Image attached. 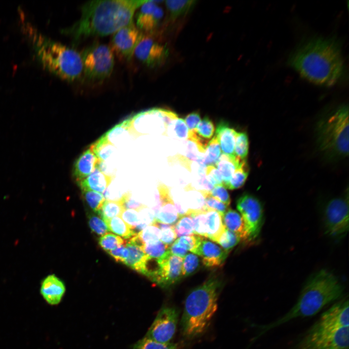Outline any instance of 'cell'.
Returning a JSON list of instances; mask_svg holds the SVG:
<instances>
[{
    "instance_id": "cell-20",
    "label": "cell",
    "mask_w": 349,
    "mask_h": 349,
    "mask_svg": "<svg viewBox=\"0 0 349 349\" xmlns=\"http://www.w3.org/2000/svg\"><path fill=\"white\" fill-rule=\"evenodd\" d=\"M214 131L213 123L206 116L200 121L195 129L189 130L188 139L194 142L200 152L205 153L213 137Z\"/></svg>"
},
{
    "instance_id": "cell-27",
    "label": "cell",
    "mask_w": 349,
    "mask_h": 349,
    "mask_svg": "<svg viewBox=\"0 0 349 349\" xmlns=\"http://www.w3.org/2000/svg\"><path fill=\"white\" fill-rule=\"evenodd\" d=\"M125 210L122 202L111 200H105L97 212L101 218L106 222L115 217L121 216Z\"/></svg>"
},
{
    "instance_id": "cell-13",
    "label": "cell",
    "mask_w": 349,
    "mask_h": 349,
    "mask_svg": "<svg viewBox=\"0 0 349 349\" xmlns=\"http://www.w3.org/2000/svg\"><path fill=\"white\" fill-rule=\"evenodd\" d=\"M143 34L132 21L113 33L110 48L120 60H130Z\"/></svg>"
},
{
    "instance_id": "cell-22",
    "label": "cell",
    "mask_w": 349,
    "mask_h": 349,
    "mask_svg": "<svg viewBox=\"0 0 349 349\" xmlns=\"http://www.w3.org/2000/svg\"><path fill=\"white\" fill-rule=\"evenodd\" d=\"M237 132L225 122H220L216 128V136L223 154L234 157V149Z\"/></svg>"
},
{
    "instance_id": "cell-7",
    "label": "cell",
    "mask_w": 349,
    "mask_h": 349,
    "mask_svg": "<svg viewBox=\"0 0 349 349\" xmlns=\"http://www.w3.org/2000/svg\"><path fill=\"white\" fill-rule=\"evenodd\" d=\"M349 331L330 330L315 322L292 349H349Z\"/></svg>"
},
{
    "instance_id": "cell-3",
    "label": "cell",
    "mask_w": 349,
    "mask_h": 349,
    "mask_svg": "<svg viewBox=\"0 0 349 349\" xmlns=\"http://www.w3.org/2000/svg\"><path fill=\"white\" fill-rule=\"evenodd\" d=\"M18 12L20 30L43 67L68 81L79 79L83 71L80 54L43 34L26 18L20 8Z\"/></svg>"
},
{
    "instance_id": "cell-31",
    "label": "cell",
    "mask_w": 349,
    "mask_h": 349,
    "mask_svg": "<svg viewBox=\"0 0 349 349\" xmlns=\"http://www.w3.org/2000/svg\"><path fill=\"white\" fill-rule=\"evenodd\" d=\"M129 118L116 125L104 134L107 140L112 145L119 144L128 136V129L130 127Z\"/></svg>"
},
{
    "instance_id": "cell-29",
    "label": "cell",
    "mask_w": 349,
    "mask_h": 349,
    "mask_svg": "<svg viewBox=\"0 0 349 349\" xmlns=\"http://www.w3.org/2000/svg\"><path fill=\"white\" fill-rule=\"evenodd\" d=\"M247 159L242 161L237 168L228 183L224 186L229 190L238 189L243 186L249 174Z\"/></svg>"
},
{
    "instance_id": "cell-52",
    "label": "cell",
    "mask_w": 349,
    "mask_h": 349,
    "mask_svg": "<svg viewBox=\"0 0 349 349\" xmlns=\"http://www.w3.org/2000/svg\"><path fill=\"white\" fill-rule=\"evenodd\" d=\"M117 262L124 263L129 256V252L125 244L108 252Z\"/></svg>"
},
{
    "instance_id": "cell-26",
    "label": "cell",
    "mask_w": 349,
    "mask_h": 349,
    "mask_svg": "<svg viewBox=\"0 0 349 349\" xmlns=\"http://www.w3.org/2000/svg\"><path fill=\"white\" fill-rule=\"evenodd\" d=\"M239 164L236 162L234 157L223 154L221 155L215 166L222 177V185L223 186H225L228 183L236 169Z\"/></svg>"
},
{
    "instance_id": "cell-12",
    "label": "cell",
    "mask_w": 349,
    "mask_h": 349,
    "mask_svg": "<svg viewBox=\"0 0 349 349\" xmlns=\"http://www.w3.org/2000/svg\"><path fill=\"white\" fill-rule=\"evenodd\" d=\"M178 314L173 307H162L159 312L145 337L160 343H169L177 327Z\"/></svg>"
},
{
    "instance_id": "cell-11",
    "label": "cell",
    "mask_w": 349,
    "mask_h": 349,
    "mask_svg": "<svg viewBox=\"0 0 349 349\" xmlns=\"http://www.w3.org/2000/svg\"><path fill=\"white\" fill-rule=\"evenodd\" d=\"M326 232L332 236H339L349 229L348 198H336L331 200L324 210Z\"/></svg>"
},
{
    "instance_id": "cell-9",
    "label": "cell",
    "mask_w": 349,
    "mask_h": 349,
    "mask_svg": "<svg viewBox=\"0 0 349 349\" xmlns=\"http://www.w3.org/2000/svg\"><path fill=\"white\" fill-rule=\"evenodd\" d=\"M156 261L155 268L147 277L160 287L169 288L183 278V258L169 253Z\"/></svg>"
},
{
    "instance_id": "cell-16",
    "label": "cell",
    "mask_w": 349,
    "mask_h": 349,
    "mask_svg": "<svg viewBox=\"0 0 349 349\" xmlns=\"http://www.w3.org/2000/svg\"><path fill=\"white\" fill-rule=\"evenodd\" d=\"M228 253L214 242L202 236L196 254L202 258L203 264L206 267L216 268L223 264Z\"/></svg>"
},
{
    "instance_id": "cell-2",
    "label": "cell",
    "mask_w": 349,
    "mask_h": 349,
    "mask_svg": "<svg viewBox=\"0 0 349 349\" xmlns=\"http://www.w3.org/2000/svg\"><path fill=\"white\" fill-rule=\"evenodd\" d=\"M147 0H92L81 7L79 19L62 30L74 41L113 34L132 21L136 10Z\"/></svg>"
},
{
    "instance_id": "cell-48",
    "label": "cell",
    "mask_w": 349,
    "mask_h": 349,
    "mask_svg": "<svg viewBox=\"0 0 349 349\" xmlns=\"http://www.w3.org/2000/svg\"><path fill=\"white\" fill-rule=\"evenodd\" d=\"M120 217L133 230L140 224L139 212L136 210L125 209Z\"/></svg>"
},
{
    "instance_id": "cell-4",
    "label": "cell",
    "mask_w": 349,
    "mask_h": 349,
    "mask_svg": "<svg viewBox=\"0 0 349 349\" xmlns=\"http://www.w3.org/2000/svg\"><path fill=\"white\" fill-rule=\"evenodd\" d=\"M343 291L342 285L334 275L321 270L307 281L289 311L274 321L259 326L256 338L292 319L315 315L327 305L340 299Z\"/></svg>"
},
{
    "instance_id": "cell-44",
    "label": "cell",
    "mask_w": 349,
    "mask_h": 349,
    "mask_svg": "<svg viewBox=\"0 0 349 349\" xmlns=\"http://www.w3.org/2000/svg\"><path fill=\"white\" fill-rule=\"evenodd\" d=\"M202 236L192 234L180 237L175 240L181 247L196 254Z\"/></svg>"
},
{
    "instance_id": "cell-46",
    "label": "cell",
    "mask_w": 349,
    "mask_h": 349,
    "mask_svg": "<svg viewBox=\"0 0 349 349\" xmlns=\"http://www.w3.org/2000/svg\"><path fill=\"white\" fill-rule=\"evenodd\" d=\"M240 241V239L237 234L226 228L217 243L229 253Z\"/></svg>"
},
{
    "instance_id": "cell-38",
    "label": "cell",
    "mask_w": 349,
    "mask_h": 349,
    "mask_svg": "<svg viewBox=\"0 0 349 349\" xmlns=\"http://www.w3.org/2000/svg\"><path fill=\"white\" fill-rule=\"evenodd\" d=\"M136 235L144 245L159 240L161 231L156 225L152 224L139 232Z\"/></svg>"
},
{
    "instance_id": "cell-53",
    "label": "cell",
    "mask_w": 349,
    "mask_h": 349,
    "mask_svg": "<svg viewBox=\"0 0 349 349\" xmlns=\"http://www.w3.org/2000/svg\"><path fill=\"white\" fill-rule=\"evenodd\" d=\"M120 201L122 202L125 209H130L139 211L146 206L131 198L130 195L128 193L124 194Z\"/></svg>"
},
{
    "instance_id": "cell-40",
    "label": "cell",
    "mask_w": 349,
    "mask_h": 349,
    "mask_svg": "<svg viewBox=\"0 0 349 349\" xmlns=\"http://www.w3.org/2000/svg\"><path fill=\"white\" fill-rule=\"evenodd\" d=\"M200 259L193 253H189L183 258L182 275L186 277L196 272L200 267Z\"/></svg>"
},
{
    "instance_id": "cell-39",
    "label": "cell",
    "mask_w": 349,
    "mask_h": 349,
    "mask_svg": "<svg viewBox=\"0 0 349 349\" xmlns=\"http://www.w3.org/2000/svg\"><path fill=\"white\" fill-rule=\"evenodd\" d=\"M98 243L100 247L107 252L126 244L122 238L111 233H107L102 236L99 239Z\"/></svg>"
},
{
    "instance_id": "cell-42",
    "label": "cell",
    "mask_w": 349,
    "mask_h": 349,
    "mask_svg": "<svg viewBox=\"0 0 349 349\" xmlns=\"http://www.w3.org/2000/svg\"><path fill=\"white\" fill-rule=\"evenodd\" d=\"M134 349H177V347L174 343H160L145 336L136 343Z\"/></svg>"
},
{
    "instance_id": "cell-37",
    "label": "cell",
    "mask_w": 349,
    "mask_h": 349,
    "mask_svg": "<svg viewBox=\"0 0 349 349\" xmlns=\"http://www.w3.org/2000/svg\"><path fill=\"white\" fill-rule=\"evenodd\" d=\"M174 226L178 238L194 234L193 222L188 215L180 216Z\"/></svg>"
},
{
    "instance_id": "cell-10",
    "label": "cell",
    "mask_w": 349,
    "mask_h": 349,
    "mask_svg": "<svg viewBox=\"0 0 349 349\" xmlns=\"http://www.w3.org/2000/svg\"><path fill=\"white\" fill-rule=\"evenodd\" d=\"M237 207L244 222L250 241L254 240L259 235L263 222L261 203L253 195L244 194L238 199Z\"/></svg>"
},
{
    "instance_id": "cell-19",
    "label": "cell",
    "mask_w": 349,
    "mask_h": 349,
    "mask_svg": "<svg viewBox=\"0 0 349 349\" xmlns=\"http://www.w3.org/2000/svg\"><path fill=\"white\" fill-rule=\"evenodd\" d=\"M65 286L63 281L54 274L48 275L41 282V295L49 305L59 304L65 293Z\"/></svg>"
},
{
    "instance_id": "cell-28",
    "label": "cell",
    "mask_w": 349,
    "mask_h": 349,
    "mask_svg": "<svg viewBox=\"0 0 349 349\" xmlns=\"http://www.w3.org/2000/svg\"><path fill=\"white\" fill-rule=\"evenodd\" d=\"M195 0H166L165 4L172 19L186 14L195 5Z\"/></svg>"
},
{
    "instance_id": "cell-54",
    "label": "cell",
    "mask_w": 349,
    "mask_h": 349,
    "mask_svg": "<svg viewBox=\"0 0 349 349\" xmlns=\"http://www.w3.org/2000/svg\"><path fill=\"white\" fill-rule=\"evenodd\" d=\"M184 121L189 130H192L195 129L200 122V115L197 112H193L189 114Z\"/></svg>"
},
{
    "instance_id": "cell-55",
    "label": "cell",
    "mask_w": 349,
    "mask_h": 349,
    "mask_svg": "<svg viewBox=\"0 0 349 349\" xmlns=\"http://www.w3.org/2000/svg\"><path fill=\"white\" fill-rule=\"evenodd\" d=\"M169 250L172 255L182 258L188 254V251L180 246L175 241L169 246Z\"/></svg>"
},
{
    "instance_id": "cell-33",
    "label": "cell",
    "mask_w": 349,
    "mask_h": 349,
    "mask_svg": "<svg viewBox=\"0 0 349 349\" xmlns=\"http://www.w3.org/2000/svg\"><path fill=\"white\" fill-rule=\"evenodd\" d=\"M185 215L192 219L194 234L206 237V220L205 212L202 210L188 209Z\"/></svg>"
},
{
    "instance_id": "cell-49",
    "label": "cell",
    "mask_w": 349,
    "mask_h": 349,
    "mask_svg": "<svg viewBox=\"0 0 349 349\" xmlns=\"http://www.w3.org/2000/svg\"><path fill=\"white\" fill-rule=\"evenodd\" d=\"M210 195L229 207L231 199L226 188L222 185L214 186L210 191Z\"/></svg>"
},
{
    "instance_id": "cell-5",
    "label": "cell",
    "mask_w": 349,
    "mask_h": 349,
    "mask_svg": "<svg viewBox=\"0 0 349 349\" xmlns=\"http://www.w3.org/2000/svg\"><path fill=\"white\" fill-rule=\"evenodd\" d=\"M222 285L221 279L212 276L188 294L181 322L185 337L194 338L207 329L217 311Z\"/></svg>"
},
{
    "instance_id": "cell-18",
    "label": "cell",
    "mask_w": 349,
    "mask_h": 349,
    "mask_svg": "<svg viewBox=\"0 0 349 349\" xmlns=\"http://www.w3.org/2000/svg\"><path fill=\"white\" fill-rule=\"evenodd\" d=\"M125 245L128 250L129 256L124 264L145 275L147 263L150 258L143 249V245L136 235L130 238Z\"/></svg>"
},
{
    "instance_id": "cell-24",
    "label": "cell",
    "mask_w": 349,
    "mask_h": 349,
    "mask_svg": "<svg viewBox=\"0 0 349 349\" xmlns=\"http://www.w3.org/2000/svg\"><path fill=\"white\" fill-rule=\"evenodd\" d=\"M110 176L95 167L94 171L82 180L78 182L82 190H89L99 193L104 192L111 181Z\"/></svg>"
},
{
    "instance_id": "cell-17",
    "label": "cell",
    "mask_w": 349,
    "mask_h": 349,
    "mask_svg": "<svg viewBox=\"0 0 349 349\" xmlns=\"http://www.w3.org/2000/svg\"><path fill=\"white\" fill-rule=\"evenodd\" d=\"M159 204L155 214V221L174 224L180 216L175 207L169 189L164 185L159 186Z\"/></svg>"
},
{
    "instance_id": "cell-15",
    "label": "cell",
    "mask_w": 349,
    "mask_h": 349,
    "mask_svg": "<svg viewBox=\"0 0 349 349\" xmlns=\"http://www.w3.org/2000/svg\"><path fill=\"white\" fill-rule=\"evenodd\" d=\"M156 2L147 0L140 7L136 16V27L142 32L151 33L158 27L163 16L162 9L157 5Z\"/></svg>"
},
{
    "instance_id": "cell-6",
    "label": "cell",
    "mask_w": 349,
    "mask_h": 349,
    "mask_svg": "<svg viewBox=\"0 0 349 349\" xmlns=\"http://www.w3.org/2000/svg\"><path fill=\"white\" fill-rule=\"evenodd\" d=\"M320 149L326 153L340 157L349 154V109L343 105L323 119L317 127Z\"/></svg>"
},
{
    "instance_id": "cell-34",
    "label": "cell",
    "mask_w": 349,
    "mask_h": 349,
    "mask_svg": "<svg viewBox=\"0 0 349 349\" xmlns=\"http://www.w3.org/2000/svg\"><path fill=\"white\" fill-rule=\"evenodd\" d=\"M249 150V140L245 132H237L234 149V158L238 164L247 159Z\"/></svg>"
},
{
    "instance_id": "cell-50",
    "label": "cell",
    "mask_w": 349,
    "mask_h": 349,
    "mask_svg": "<svg viewBox=\"0 0 349 349\" xmlns=\"http://www.w3.org/2000/svg\"><path fill=\"white\" fill-rule=\"evenodd\" d=\"M206 173L207 179L214 187L218 185H222V177L215 166H207Z\"/></svg>"
},
{
    "instance_id": "cell-45",
    "label": "cell",
    "mask_w": 349,
    "mask_h": 349,
    "mask_svg": "<svg viewBox=\"0 0 349 349\" xmlns=\"http://www.w3.org/2000/svg\"><path fill=\"white\" fill-rule=\"evenodd\" d=\"M209 192L206 191H200L204 198V206L203 208L214 210L222 216L228 209V207L219 200L212 196Z\"/></svg>"
},
{
    "instance_id": "cell-21",
    "label": "cell",
    "mask_w": 349,
    "mask_h": 349,
    "mask_svg": "<svg viewBox=\"0 0 349 349\" xmlns=\"http://www.w3.org/2000/svg\"><path fill=\"white\" fill-rule=\"evenodd\" d=\"M99 159L89 148L83 152L76 160L73 168V175L79 182L90 175L95 170Z\"/></svg>"
},
{
    "instance_id": "cell-47",
    "label": "cell",
    "mask_w": 349,
    "mask_h": 349,
    "mask_svg": "<svg viewBox=\"0 0 349 349\" xmlns=\"http://www.w3.org/2000/svg\"><path fill=\"white\" fill-rule=\"evenodd\" d=\"M88 223L92 231L98 235L103 236L110 231L104 221L96 215H91L89 217Z\"/></svg>"
},
{
    "instance_id": "cell-43",
    "label": "cell",
    "mask_w": 349,
    "mask_h": 349,
    "mask_svg": "<svg viewBox=\"0 0 349 349\" xmlns=\"http://www.w3.org/2000/svg\"><path fill=\"white\" fill-rule=\"evenodd\" d=\"M156 225L161 231L160 240L164 243L170 245L176 239L174 224H169L154 221L152 223Z\"/></svg>"
},
{
    "instance_id": "cell-35",
    "label": "cell",
    "mask_w": 349,
    "mask_h": 349,
    "mask_svg": "<svg viewBox=\"0 0 349 349\" xmlns=\"http://www.w3.org/2000/svg\"><path fill=\"white\" fill-rule=\"evenodd\" d=\"M202 158L204 166L215 165L222 155L219 141L215 135L210 141Z\"/></svg>"
},
{
    "instance_id": "cell-32",
    "label": "cell",
    "mask_w": 349,
    "mask_h": 349,
    "mask_svg": "<svg viewBox=\"0 0 349 349\" xmlns=\"http://www.w3.org/2000/svg\"><path fill=\"white\" fill-rule=\"evenodd\" d=\"M110 231L127 239L137 235L120 217H115L105 222Z\"/></svg>"
},
{
    "instance_id": "cell-23",
    "label": "cell",
    "mask_w": 349,
    "mask_h": 349,
    "mask_svg": "<svg viewBox=\"0 0 349 349\" xmlns=\"http://www.w3.org/2000/svg\"><path fill=\"white\" fill-rule=\"evenodd\" d=\"M225 227L237 234L243 241H250L249 236L241 215L238 211L229 208L222 216Z\"/></svg>"
},
{
    "instance_id": "cell-36",
    "label": "cell",
    "mask_w": 349,
    "mask_h": 349,
    "mask_svg": "<svg viewBox=\"0 0 349 349\" xmlns=\"http://www.w3.org/2000/svg\"><path fill=\"white\" fill-rule=\"evenodd\" d=\"M169 245L160 240L154 243L145 244L143 249L146 255L151 259H159L170 253Z\"/></svg>"
},
{
    "instance_id": "cell-41",
    "label": "cell",
    "mask_w": 349,
    "mask_h": 349,
    "mask_svg": "<svg viewBox=\"0 0 349 349\" xmlns=\"http://www.w3.org/2000/svg\"><path fill=\"white\" fill-rule=\"evenodd\" d=\"M82 192L89 206L94 212L97 213L105 201L103 194L89 190H82Z\"/></svg>"
},
{
    "instance_id": "cell-30",
    "label": "cell",
    "mask_w": 349,
    "mask_h": 349,
    "mask_svg": "<svg viewBox=\"0 0 349 349\" xmlns=\"http://www.w3.org/2000/svg\"><path fill=\"white\" fill-rule=\"evenodd\" d=\"M90 148L100 161L108 159L116 149L115 147L107 140L104 135L92 144Z\"/></svg>"
},
{
    "instance_id": "cell-14",
    "label": "cell",
    "mask_w": 349,
    "mask_h": 349,
    "mask_svg": "<svg viewBox=\"0 0 349 349\" xmlns=\"http://www.w3.org/2000/svg\"><path fill=\"white\" fill-rule=\"evenodd\" d=\"M134 54L143 64L154 67L163 64L169 53L166 46L158 42L151 35L143 33Z\"/></svg>"
},
{
    "instance_id": "cell-51",
    "label": "cell",
    "mask_w": 349,
    "mask_h": 349,
    "mask_svg": "<svg viewBox=\"0 0 349 349\" xmlns=\"http://www.w3.org/2000/svg\"><path fill=\"white\" fill-rule=\"evenodd\" d=\"M173 123L175 136L180 139H188L189 129L184 120L177 117Z\"/></svg>"
},
{
    "instance_id": "cell-8",
    "label": "cell",
    "mask_w": 349,
    "mask_h": 349,
    "mask_svg": "<svg viewBox=\"0 0 349 349\" xmlns=\"http://www.w3.org/2000/svg\"><path fill=\"white\" fill-rule=\"evenodd\" d=\"M80 56L83 71L89 79L102 80L111 75L114 58L109 47L95 42L85 48Z\"/></svg>"
},
{
    "instance_id": "cell-25",
    "label": "cell",
    "mask_w": 349,
    "mask_h": 349,
    "mask_svg": "<svg viewBox=\"0 0 349 349\" xmlns=\"http://www.w3.org/2000/svg\"><path fill=\"white\" fill-rule=\"evenodd\" d=\"M206 220V237L211 241L218 243L225 230L222 216L217 211L204 208Z\"/></svg>"
},
{
    "instance_id": "cell-1",
    "label": "cell",
    "mask_w": 349,
    "mask_h": 349,
    "mask_svg": "<svg viewBox=\"0 0 349 349\" xmlns=\"http://www.w3.org/2000/svg\"><path fill=\"white\" fill-rule=\"evenodd\" d=\"M288 63L303 78L326 87L335 84L344 70L340 45L333 38L307 40L291 53Z\"/></svg>"
}]
</instances>
